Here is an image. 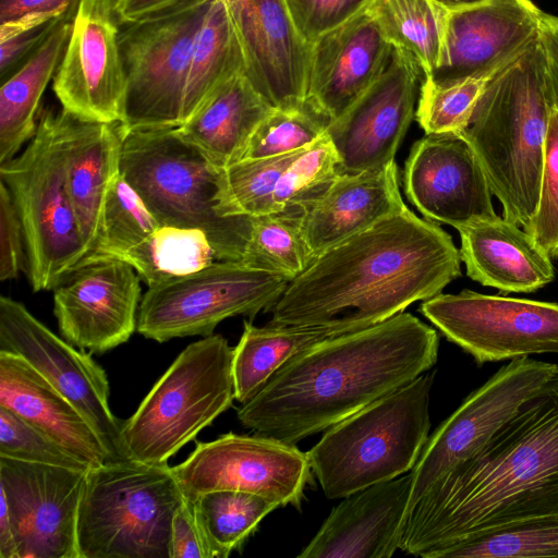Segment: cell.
Masks as SVG:
<instances>
[{
  "mask_svg": "<svg viewBox=\"0 0 558 558\" xmlns=\"http://www.w3.org/2000/svg\"><path fill=\"white\" fill-rule=\"evenodd\" d=\"M460 276L451 235L405 207L317 255L289 282L269 324L360 330L441 293Z\"/></svg>",
  "mask_w": 558,
  "mask_h": 558,
  "instance_id": "6da1fadb",
  "label": "cell"
},
{
  "mask_svg": "<svg viewBox=\"0 0 558 558\" xmlns=\"http://www.w3.org/2000/svg\"><path fill=\"white\" fill-rule=\"evenodd\" d=\"M558 515V372L402 523L399 549L425 557L502 526Z\"/></svg>",
  "mask_w": 558,
  "mask_h": 558,
  "instance_id": "7a4b0ae2",
  "label": "cell"
},
{
  "mask_svg": "<svg viewBox=\"0 0 558 558\" xmlns=\"http://www.w3.org/2000/svg\"><path fill=\"white\" fill-rule=\"evenodd\" d=\"M438 350L437 331L401 312L296 354L238 409V420L294 445L428 372Z\"/></svg>",
  "mask_w": 558,
  "mask_h": 558,
  "instance_id": "3957f363",
  "label": "cell"
},
{
  "mask_svg": "<svg viewBox=\"0 0 558 558\" xmlns=\"http://www.w3.org/2000/svg\"><path fill=\"white\" fill-rule=\"evenodd\" d=\"M554 106L539 36L490 78L460 133L474 149L502 217L523 229L538 202Z\"/></svg>",
  "mask_w": 558,
  "mask_h": 558,
  "instance_id": "277c9868",
  "label": "cell"
},
{
  "mask_svg": "<svg viewBox=\"0 0 558 558\" xmlns=\"http://www.w3.org/2000/svg\"><path fill=\"white\" fill-rule=\"evenodd\" d=\"M434 377L425 372L326 429L306 456L328 499L412 471L429 438Z\"/></svg>",
  "mask_w": 558,
  "mask_h": 558,
  "instance_id": "5b68a950",
  "label": "cell"
},
{
  "mask_svg": "<svg viewBox=\"0 0 558 558\" xmlns=\"http://www.w3.org/2000/svg\"><path fill=\"white\" fill-rule=\"evenodd\" d=\"M220 171L177 128L123 131L120 172L159 225L199 229L218 260L240 262L251 217L218 214Z\"/></svg>",
  "mask_w": 558,
  "mask_h": 558,
  "instance_id": "8992f818",
  "label": "cell"
},
{
  "mask_svg": "<svg viewBox=\"0 0 558 558\" xmlns=\"http://www.w3.org/2000/svg\"><path fill=\"white\" fill-rule=\"evenodd\" d=\"M184 495L168 464L134 460L87 471L77 518L78 558H169Z\"/></svg>",
  "mask_w": 558,
  "mask_h": 558,
  "instance_id": "52a82bcc",
  "label": "cell"
},
{
  "mask_svg": "<svg viewBox=\"0 0 558 558\" xmlns=\"http://www.w3.org/2000/svg\"><path fill=\"white\" fill-rule=\"evenodd\" d=\"M0 178L22 223L31 286L51 290L86 257L66 187L60 111L39 109L35 135L0 165Z\"/></svg>",
  "mask_w": 558,
  "mask_h": 558,
  "instance_id": "ba28073f",
  "label": "cell"
},
{
  "mask_svg": "<svg viewBox=\"0 0 558 558\" xmlns=\"http://www.w3.org/2000/svg\"><path fill=\"white\" fill-rule=\"evenodd\" d=\"M233 348L221 335L190 343L122 423L130 460L169 459L227 411L234 400Z\"/></svg>",
  "mask_w": 558,
  "mask_h": 558,
  "instance_id": "9c48e42d",
  "label": "cell"
},
{
  "mask_svg": "<svg viewBox=\"0 0 558 558\" xmlns=\"http://www.w3.org/2000/svg\"><path fill=\"white\" fill-rule=\"evenodd\" d=\"M213 0H190L120 26L126 76L123 131L179 128L198 31Z\"/></svg>",
  "mask_w": 558,
  "mask_h": 558,
  "instance_id": "30bf717a",
  "label": "cell"
},
{
  "mask_svg": "<svg viewBox=\"0 0 558 558\" xmlns=\"http://www.w3.org/2000/svg\"><path fill=\"white\" fill-rule=\"evenodd\" d=\"M289 281L241 262L216 260L187 275L148 287L137 315V331L147 339L213 335L223 319L253 318L269 311Z\"/></svg>",
  "mask_w": 558,
  "mask_h": 558,
  "instance_id": "8fae6325",
  "label": "cell"
},
{
  "mask_svg": "<svg viewBox=\"0 0 558 558\" xmlns=\"http://www.w3.org/2000/svg\"><path fill=\"white\" fill-rule=\"evenodd\" d=\"M420 311L478 365L558 353V303L464 289L425 300Z\"/></svg>",
  "mask_w": 558,
  "mask_h": 558,
  "instance_id": "7c38bea8",
  "label": "cell"
},
{
  "mask_svg": "<svg viewBox=\"0 0 558 558\" xmlns=\"http://www.w3.org/2000/svg\"><path fill=\"white\" fill-rule=\"evenodd\" d=\"M557 372L558 365L554 363L529 356L514 359L472 391L429 436L412 469L403 522L435 483L482 449Z\"/></svg>",
  "mask_w": 558,
  "mask_h": 558,
  "instance_id": "4fadbf2b",
  "label": "cell"
},
{
  "mask_svg": "<svg viewBox=\"0 0 558 558\" xmlns=\"http://www.w3.org/2000/svg\"><path fill=\"white\" fill-rule=\"evenodd\" d=\"M184 495L194 502L213 490H241L300 508L312 469L306 452L293 444L257 434L228 433L197 442L191 454L171 468Z\"/></svg>",
  "mask_w": 558,
  "mask_h": 558,
  "instance_id": "5bb4252c",
  "label": "cell"
},
{
  "mask_svg": "<svg viewBox=\"0 0 558 558\" xmlns=\"http://www.w3.org/2000/svg\"><path fill=\"white\" fill-rule=\"evenodd\" d=\"M0 351L25 360L83 414L100 438L109 464L130 461L122 440L123 421L109 407L106 371L92 353L74 349L5 295L0 298Z\"/></svg>",
  "mask_w": 558,
  "mask_h": 558,
  "instance_id": "9a60e30c",
  "label": "cell"
},
{
  "mask_svg": "<svg viewBox=\"0 0 558 558\" xmlns=\"http://www.w3.org/2000/svg\"><path fill=\"white\" fill-rule=\"evenodd\" d=\"M114 1L81 0L53 77L62 109L85 121H124L128 85Z\"/></svg>",
  "mask_w": 558,
  "mask_h": 558,
  "instance_id": "2e32d148",
  "label": "cell"
},
{
  "mask_svg": "<svg viewBox=\"0 0 558 558\" xmlns=\"http://www.w3.org/2000/svg\"><path fill=\"white\" fill-rule=\"evenodd\" d=\"M87 471L0 457V498L17 558H78L77 518Z\"/></svg>",
  "mask_w": 558,
  "mask_h": 558,
  "instance_id": "e0dca14e",
  "label": "cell"
},
{
  "mask_svg": "<svg viewBox=\"0 0 558 558\" xmlns=\"http://www.w3.org/2000/svg\"><path fill=\"white\" fill-rule=\"evenodd\" d=\"M140 276L119 258H88L52 289L59 331L72 345L104 354L137 329Z\"/></svg>",
  "mask_w": 558,
  "mask_h": 558,
  "instance_id": "ac0fdd59",
  "label": "cell"
},
{
  "mask_svg": "<svg viewBox=\"0 0 558 558\" xmlns=\"http://www.w3.org/2000/svg\"><path fill=\"white\" fill-rule=\"evenodd\" d=\"M422 75L410 54L393 48L381 76L330 122L327 135L338 155L339 174L379 169L395 161L414 118Z\"/></svg>",
  "mask_w": 558,
  "mask_h": 558,
  "instance_id": "d6986e66",
  "label": "cell"
},
{
  "mask_svg": "<svg viewBox=\"0 0 558 558\" xmlns=\"http://www.w3.org/2000/svg\"><path fill=\"white\" fill-rule=\"evenodd\" d=\"M403 186L408 199L436 223L457 229L497 215L483 167L460 133L426 134L416 141L404 165Z\"/></svg>",
  "mask_w": 558,
  "mask_h": 558,
  "instance_id": "ffe728a7",
  "label": "cell"
},
{
  "mask_svg": "<svg viewBox=\"0 0 558 558\" xmlns=\"http://www.w3.org/2000/svg\"><path fill=\"white\" fill-rule=\"evenodd\" d=\"M242 51L244 74L274 108L305 104L311 54L286 0H222Z\"/></svg>",
  "mask_w": 558,
  "mask_h": 558,
  "instance_id": "44dd1931",
  "label": "cell"
},
{
  "mask_svg": "<svg viewBox=\"0 0 558 558\" xmlns=\"http://www.w3.org/2000/svg\"><path fill=\"white\" fill-rule=\"evenodd\" d=\"M544 12L532 0H486L448 12L436 82L490 76L541 36Z\"/></svg>",
  "mask_w": 558,
  "mask_h": 558,
  "instance_id": "7402d4cb",
  "label": "cell"
},
{
  "mask_svg": "<svg viewBox=\"0 0 558 558\" xmlns=\"http://www.w3.org/2000/svg\"><path fill=\"white\" fill-rule=\"evenodd\" d=\"M392 52L363 9L311 45L306 101L336 120L381 76Z\"/></svg>",
  "mask_w": 558,
  "mask_h": 558,
  "instance_id": "603a6c76",
  "label": "cell"
},
{
  "mask_svg": "<svg viewBox=\"0 0 558 558\" xmlns=\"http://www.w3.org/2000/svg\"><path fill=\"white\" fill-rule=\"evenodd\" d=\"M412 486V473L371 485L343 498L299 558H390Z\"/></svg>",
  "mask_w": 558,
  "mask_h": 558,
  "instance_id": "cb8c5ba5",
  "label": "cell"
},
{
  "mask_svg": "<svg viewBox=\"0 0 558 558\" xmlns=\"http://www.w3.org/2000/svg\"><path fill=\"white\" fill-rule=\"evenodd\" d=\"M60 119L68 193L88 257L99 243L106 198L120 173L123 131L119 122L85 121L64 109Z\"/></svg>",
  "mask_w": 558,
  "mask_h": 558,
  "instance_id": "d4e9b609",
  "label": "cell"
},
{
  "mask_svg": "<svg viewBox=\"0 0 558 558\" xmlns=\"http://www.w3.org/2000/svg\"><path fill=\"white\" fill-rule=\"evenodd\" d=\"M466 275L501 292H534L555 279L548 253L535 238L504 217L474 219L457 228Z\"/></svg>",
  "mask_w": 558,
  "mask_h": 558,
  "instance_id": "484cf974",
  "label": "cell"
},
{
  "mask_svg": "<svg viewBox=\"0 0 558 558\" xmlns=\"http://www.w3.org/2000/svg\"><path fill=\"white\" fill-rule=\"evenodd\" d=\"M399 170L392 163L353 174H338L304 211L302 228L314 258L335 244L405 208Z\"/></svg>",
  "mask_w": 558,
  "mask_h": 558,
  "instance_id": "4316f807",
  "label": "cell"
},
{
  "mask_svg": "<svg viewBox=\"0 0 558 558\" xmlns=\"http://www.w3.org/2000/svg\"><path fill=\"white\" fill-rule=\"evenodd\" d=\"M0 405L90 469L109 464L100 438L83 414L25 360L4 351H0Z\"/></svg>",
  "mask_w": 558,
  "mask_h": 558,
  "instance_id": "83f0119b",
  "label": "cell"
},
{
  "mask_svg": "<svg viewBox=\"0 0 558 558\" xmlns=\"http://www.w3.org/2000/svg\"><path fill=\"white\" fill-rule=\"evenodd\" d=\"M272 109L239 72L217 86L177 132L223 170L242 160L253 133Z\"/></svg>",
  "mask_w": 558,
  "mask_h": 558,
  "instance_id": "f1b7e54d",
  "label": "cell"
},
{
  "mask_svg": "<svg viewBox=\"0 0 558 558\" xmlns=\"http://www.w3.org/2000/svg\"><path fill=\"white\" fill-rule=\"evenodd\" d=\"M74 14L61 17L40 47L2 81L0 165L14 158L36 133L40 99L62 60Z\"/></svg>",
  "mask_w": 558,
  "mask_h": 558,
  "instance_id": "f546056e",
  "label": "cell"
},
{
  "mask_svg": "<svg viewBox=\"0 0 558 558\" xmlns=\"http://www.w3.org/2000/svg\"><path fill=\"white\" fill-rule=\"evenodd\" d=\"M328 328L269 324L256 327L244 322L242 336L233 348L234 399L251 400L268 380L296 354L327 338L338 336Z\"/></svg>",
  "mask_w": 558,
  "mask_h": 558,
  "instance_id": "4dcf8cb0",
  "label": "cell"
},
{
  "mask_svg": "<svg viewBox=\"0 0 558 558\" xmlns=\"http://www.w3.org/2000/svg\"><path fill=\"white\" fill-rule=\"evenodd\" d=\"M365 10L393 48L415 60L424 76L436 72L448 10L434 0H371Z\"/></svg>",
  "mask_w": 558,
  "mask_h": 558,
  "instance_id": "1f68e13d",
  "label": "cell"
},
{
  "mask_svg": "<svg viewBox=\"0 0 558 558\" xmlns=\"http://www.w3.org/2000/svg\"><path fill=\"white\" fill-rule=\"evenodd\" d=\"M239 72H244V63L235 31L223 1L213 0L192 51L184 122L217 86Z\"/></svg>",
  "mask_w": 558,
  "mask_h": 558,
  "instance_id": "d6a6232c",
  "label": "cell"
},
{
  "mask_svg": "<svg viewBox=\"0 0 558 558\" xmlns=\"http://www.w3.org/2000/svg\"><path fill=\"white\" fill-rule=\"evenodd\" d=\"M112 258L130 264L148 287L218 260L204 231L171 226H160L143 242Z\"/></svg>",
  "mask_w": 558,
  "mask_h": 558,
  "instance_id": "836d02e7",
  "label": "cell"
},
{
  "mask_svg": "<svg viewBox=\"0 0 558 558\" xmlns=\"http://www.w3.org/2000/svg\"><path fill=\"white\" fill-rule=\"evenodd\" d=\"M192 505L209 558H226L240 549L260 521L279 507L266 497L227 489L203 494Z\"/></svg>",
  "mask_w": 558,
  "mask_h": 558,
  "instance_id": "e575fe53",
  "label": "cell"
},
{
  "mask_svg": "<svg viewBox=\"0 0 558 558\" xmlns=\"http://www.w3.org/2000/svg\"><path fill=\"white\" fill-rule=\"evenodd\" d=\"M301 209L251 217V231L241 263L287 279L298 278L312 263L302 228Z\"/></svg>",
  "mask_w": 558,
  "mask_h": 558,
  "instance_id": "d590c367",
  "label": "cell"
},
{
  "mask_svg": "<svg viewBox=\"0 0 558 558\" xmlns=\"http://www.w3.org/2000/svg\"><path fill=\"white\" fill-rule=\"evenodd\" d=\"M305 149L267 158L243 159L221 170L217 193L218 214L222 217H256L274 213L280 180Z\"/></svg>",
  "mask_w": 558,
  "mask_h": 558,
  "instance_id": "8d00e7d4",
  "label": "cell"
},
{
  "mask_svg": "<svg viewBox=\"0 0 558 558\" xmlns=\"http://www.w3.org/2000/svg\"><path fill=\"white\" fill-rule=\"evenodd\" d=\"M424 558H558V515L515 522Z\"/></svg>",
  "mask_w": 558,
  "mask_h": 558,
  "instance_id": "74e56055",
  "label": "cell"
},
{
  "mask_svg": "<svg viewBox=\"0 0 558 558\" xmlns=\"http://www.w3.org/2000/svg\"><path fill=\"white\" fill-rule=\"evenodd\" d=\"M159 227L141 196L120 172L106 198L99 243L85 259L113 257L143 242Z\"/></svg>",
  "mask_w": 558,
  "mask_h": 558,
  "instance_id": "f35d334b",
  "label": "cell"
},
{
  "mask_svg": "<svg viewBox=\"0 0 558 558\" xmlns=\"http://www.w3.org/2000/svg\"><path fill=\"white\" fill-rule=\"evenodd\" d=\"M330 122L308 101L293 109L274 108L256 128L242 160L305 149L327 133Z\"/></svg>",
  "mask_w": 558,
  "mask_h": 558,
  "instance_id": "ab89813d",
  "label": "cell"
},
{
  "mask_svg": "<svg viewBox=\"0 0 558 558\" xmlns=\"http://www.w3.org/2000/svg\"><path fill=\"white\" fill-rule=\"evenodd\" d=\"M494 75L453 82H436L424 77L415 117L425 134L464 131L477 100Z\"/></svg>",
  "mask_w": 558,
  "mask_h": 558,
  "instance_id": "60d3db41",
  "label": "cell"
},
{
  "mask_svg": "<svg viewBox=\"0 0 558 558\" xmlns=\"http://www.w3.org/2000/svg\"><path fill=\"white\" fill-rule=\"evenodd\" d=\"M338 155L327 133L306 148L286 170L274 201V213L305 211L338 175Z\"/></svg>",
  "mask_w": 558,
  "mask_h": 558,
  "instance_id": "b9f144b4",
  "label": "cell"
},
{
  "mask_svg": "<svg viewBox=\"0 0 558 558\" xmlns=\"http://www.w3.org/2000/svg\"><path fill=\"white\" fill-rule=\"evenodd\" d=\"M0 457L81 471L90 469L45 433L1 405Z\"/></svg>",
  "mask_w": 558,
  "mask_h": 558,
  "instance_id": "7bdbcfd3",
  "label": "cell"
},
{
  "mask_svg": "<svg viewBox=\"0 0 558 558\" xmlns=\"http://www.w3.org/2000/svg\"><path fill=\"white\" fill-rule=\"evenodd\" d=\"M531 233L550 258H558V108L554 106L545 141L539 196L530 225Z\"/></svg>",
  "mask_w": 558,
  "mask_h": 558,
  "instance_id": "ee69618b",
  "label": "cell"
},
{
  "mask_svg": "<svg viewBox=\"0 0 558 558\" xmlns=\"http://www.w3.org/2000/svg\"><path fill=\"white\" fill-rule=\"evenodd\" d=\"M63 16L65 15L34 13L0 23L1 82L40 47Z\"/></svg>",
  "mask_w": 558,
  "mask_h": 558,
  "instance_id": "f6af8a7d",
  "label": "cell"
},
{
  "mask_svg": "<svg viewBox=\"0 0 558 558\" xmlns=\"http://www.w3.org/2000/svg\"><path fill=\"white\" fill-rule=\"evenodd\" d=\"M371 0H286L302 38L312 45L324 34L345 23Z\"/></svg>",
  "mask_w": 558,
  "mask_h": 558,
  "instance_id": "bcb514c9",
  "label": "cell"
},
{
  "mask_svg": "<svg viewBox=\"0 0 558 558\" xmlns=\"http://www.w3.org/2000/svg\"><path fill=\"white\" fill-rule=\"evenodd\" d=\"M27 255L21 220L11 193L0 180V280H11L25 270Z\"/></svg>",
  "mask_w": 558,
  "mask_h": 558,
  "instance_id": "7dc6e473",
  "label": "cell"
},
{
  "mask_svg": "<svg viewBox=\"0 0 558 558\" xmlns=\"http://www.w3.org/2000/svg\"><path fill=\"white\" fill-rule=\"evenodd\" d=\"M169 558H209L196 523L193 505L186 499L175 511L171 523Z\"/></svg>",
  "mask_w": 558,
  "mask_h": 558,
  "instance_id": "c3c4849f",
  "label": "cell"
},
{
  "mask_svg": "<svg viewBox=\"0 0 558 558\" xmlns=\"http://www.w3.org/2000/svg\"><path fill=\"white\" fill-rule=\"evenodd\" d=\"M81 0H0V23L34 13L66 15L76 12Z\"/></svg>",
  "mask_w": 558,
  "mask_h": 558,
  "instance_id": "681fc988",
  "label": "cell"
},
{
  "mask_svg": "<svg viewBox=\"0 0 558 558\" xmlns=\"http://www.w3.org/2000/svg\"><path fill=\"white\" fill-rule=\"evenodd\" d=\"M190 0H116L114 11L120 25L133 23L172 9Z\"/></svg>",
  "mask_w": 558,
  "mask_h": 558,
  "instance_id": "f907efd6",
  "label": "cell"
},
{
  "mask_svg": "<svg viewBox=\"0 0 558 558\" xmlns=\"http://www.w3.org/2000/svg\"><path fill=\"white\" fill-rule=\"evenodd\" d=\"M541 40L547 60L550 87L558 108V17L544 12L541 25Z\"/></svg>",
  "mask_w": 558,
  "mask_h": 558,
  "instance_id": "816d5d0a",
  "label": "cell"
},
{
  "mask_svg": "<svg viewBox=\"0 0 558 558\" xmlns=\"http://www.w3.org/2000/svg\"><path fill=\"white\" fill-rule=\"evenodd\" d=\"M437 4L448 11L459 10L480 4L486 0H434Z\"/></svg>",
  "mask_w": 558,
  "mask_h": 558,
  "instance_id": "f5cc1de1",
  "label": "cell"
}]
</instances>
